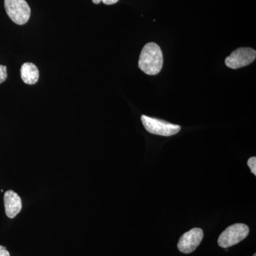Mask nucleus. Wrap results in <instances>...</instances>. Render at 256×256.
<instances>
[{
  "mask_svg": "<svg viewBox=\"0 0 256 256\" xmlns=\"http://www.w3.org/2000/svg\"><path fill=\"white\" fill-rule=\"evenodd\" d=\"M21 78L23 82L28 85H34L40 78V72L35 64L26 62L22 66Z\"/></svg>",
  "mask_w": 256,
  "mask_h": 256,
  "instance_id": "8",
  "label": "nucleus"
},
{
  "mask_svg": "<svg viewBox=\"0 0 256 256\" xmlns=\"http://www.w3.org/2000/svg\"><path fill=\"white\" fill-rule=\"evenodd\" d=\"M138 66L148 75L154 76L162 68L163 54L161 48L156 43H148L143 47Z\"/></svg>",
  "mask_w": 256,
  "mask_h": 256,
  "instance_id": "1",
  "label": "nucleus"
},
{
  "mask_svg": "<svg viewBox=\"0 0 256 256\" xmlns=\"http://www.w3.org/2000/svg\"><path fill=\"white\" fill-rule=\"evenodd\" d=\"M249 168H250V170H252V172L254 175H256V156H252V158H250V159L248 160L247 162Z\"/></svg>",
  "mask_w": 256,
  "mask_h": 256,
  "instance_id": "10",
  "label": "nucleus"
},
{
  "mask_svg": "<svg viewBox=\"0 0 256 256\" xmlns=\"http://www.w3.org/2000/svg\"><path fill=\"white\" fill-rule=\"evenodd\" d=\"M6 14L16 24H25L31 16V9L25 0H4Z\"/></svg>",
  "mask_w": 256,
  "mask_h": 256,
  "instance_id": "2",
  "label": "nucleus"
},
{
  "mask_svg": "<svg viewBox=\"0 0 256 256\" xmlns=\"http://www.w3.org/2000/svg\"><path fill=\"white\" fill-rule=\"evenodd\" d=\"M4 203L5 213L10 218H14L22 208L21 198L12 190L5 192Z\"/></svg>",
  "mask_w": 256,
  "mask_h": 256,
  "instance_id": "7",
  "label": "nucleus"
},
{
  "mask_svg": "<svg viewBox=\"0 0 256 256\" xmlns=\"http://www.w3.org/2000/svg\"><path fill=\"white\" fill-rule=\"evenodd\" d=\"M254 256H256V254H254Z\"/></svg>",
  "mask_w": 256,
  "mask_h": 256,
  "instance_id": "13",
  "label": "nucleus"
},
{
  "mask_svg": "<svg viewBox=\"0 0 256 256\" xmlns=\"http://www.w3.org/2000/svg\"><path fill=\"white\" fill-rule=\"evenodd\" d=\"M249 234V228L244 224H236L228 227L220 234L218 244L224 248L233 246L244 240Z\"/></svg>",
  "mask_w": 256,
  "mask_h": 256,
  "instance_id": "3",
  "label": "nucleus"
},
{
  "mask_svg": "<svg viewBox=\"0 0 256 256\" xmlns=\"http://www.w3.org/2000/svg\"><path fill=\"white\" fill-rule=\"evenodd\" d=\"M204 238V232L200 228H192L182 236L178 240V247L180 252L183 254H191L201 244Z\"/></svg>",
  "mask_w": 256,
  "mask_h": 256,
  "instance_id": "6",
  "label": "nucleus"
},
{
  "mask_svg": "<svg viewBox=\"0 0 256 256\" xmlns=\"http://www.w3.org/2000/svg\"><path fill=\"white\" fill-rule=\"evenodd\" d=\"M119 0H92V2L96 4H100L101 2L106 5H112L116 4Z\"/></svg>",
  "mask_w": 256,
  "mask_h": 256,
  "instance_id": "11",
  "label": "nucleus"
},
{
  "mask_svg": "<svg viewBox=\"0 0 256 256\" xmlns=\"http://www.w3.org/2000/svg\"><path fill=\"white\" fill-rule=\"evenodd\" d=\"M0 256H10L9 252L6 250V248L0 246Z\"/></svg>",
  "mask_w": 256,
  "mask_h": 256,
  "instance_id": "12",
  "label": "nucleus"
},
{
  "mask_svg": "<svg viewBox=\"0 0 256 256\" xmlns=\"http://www.w3.org/2000/svg\"><path fill=\"white\" fill-rule=\"evenodd\" d=\"M256 58V52L252 48H239L234 50L225 60L228 68L237 69L246 66Z\"/></svg>",
  "mask_w": 256,
  "mask_h": 256,
  "instance_id": "5",
  "label": "nucleus"
},
{
  "mask_svg": "<svg viewBox=\"0 0 256 256\" xmlns=\"http://www.w3.org/2000/svg\"><path fill=\"white\" fill-rule=\"evenodd\" d=\"M8 78V72L5 66L0 65V84H2Z\"/></svg>",
  "mask_w": 256,
  "mask_h": 256,
  "instance_id": "9",
  "label": "nucleus"
},
{
  "mask_svg": "<svg viewBox=\"0 0 256 256\" xmlns=\"http://www.w3.org/2000/svg\"><path fill=\"white\" fill-rule=\"evenodd\" d=\"M141 120L146 131L158 136L166 137L174 136L178 134L181 130V127L178 124H170L161 120L152 118L144 114L141 117Z\"/></svg>",
  "mask_w": 256,
  "mask_h": 256,
  "instance_id": "4",
  "label": "nucleus"
}]
</instances>
